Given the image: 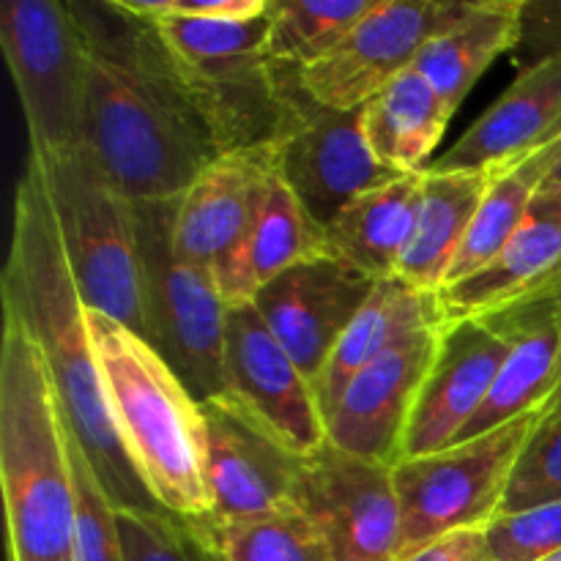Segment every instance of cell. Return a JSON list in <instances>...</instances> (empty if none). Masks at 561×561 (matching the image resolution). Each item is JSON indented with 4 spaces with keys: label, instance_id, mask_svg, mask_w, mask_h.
I'll return each mask as SVG.
<instances>
[{
    "label": "cell",
    "instance_id": "f35d334b",
    "mask_svg": "<svg viewBox=\"0 0 561 561\" xmlns=\"http://www.w3.org/2000/svg\"><path fill=\"white\" fill-rule=\"evenodd\" d=\"M546 561H561V551H559V553H553V557H548Z\"/></svg>",
    "mask_w": 561,
    "mask_h": 561
},
{
    "label": "cell",
    "instance_id": "603a6c76",
    "mask_svg": "<svg viewBox=\"0 0 561 561\" xmlns=\"http://www.w3.org/2000/svg\"><path fill=\"white\" fill-rule=\"evenodd\" d=\"M327 252V228L312 219L305 203L277 173L244 250L222 274H217V288L230 310L252 305L279 274Z\"/></svg>",
    "mask_w": 561,
    "mask_h": 561
},
{
    "label": "cell",
    "instance_id": "6da1fadb",
    "mask_svg": "<svg viewBox=\"0 0 561 561\" xmlns=\"http://www.w3.org/2000/svg\"><path fill=\"white\" fill-rule=\"evenodd\" d=\"M71 9L88 44V151L129 201H175L222 151L157 25L121 0Z\"/></svg>",
    "mask_w": 561,
    "mask_h": 561
},
{
    "label": "cell",
    "instance_id": "30bf717a",
    "mask_svg": "<svg viewBox=\"0 0 561 561\" xmlns=\"http://www.w3.org/2000/svg\"><path fill=\"white\" fill-rule=\"evenodd\" d=\"M299 513L332 561H400L403 518L394 466L327 447L301 460L294 491Z\"/></svg>",
    "mask_w": 561,
    "mask_h": 561
},
{
    "label": "cell",
    "instance_id": "52a82bcc",
    "mask_svg": "<svg viewBox=\"0 0 561 561\" xmlns=\"http://www.w3.org/2000/svg\"><path fill=\"white\" fill-rule=\"evenodd\" d=\"M179 201V197H175ZM175 201H135L146 340L201 403L222 394L228 312L208 268L173 244Z\"/></svg>",
    "mask_w": 561,
    "mask_h": 561
},
{
    "label": "cell",
    "instance_id": "d6986e66",
    "mask_svg": "<svg viewBox=\"0 0 561 561\" xmlns=\"http://www.w3.org/2000/svg\"><path fill=\"white\" fill-rule=\"evenodd\" d=\"M480 321L507 343L510 354L491 398L458 442L496 431L553 398L561 381V279L480 316Z\"/></svg>",
    "mask_w": 561,
    "mask_h": 561
},
{
    "label": "cell",
    "instance_id": "1f68e13d",
    "mask_svg": "<svg viewBox=\"0 0 561 561\" xmlns=\"http://www.w3.org/2000/svg\"><path fill=\"white\" fill-rule=\"evenodd\" d=\"M71 466L77 491L75 561H126L118 531V510L99 482L91 460L71 438Z\"/></svg>",
    "mask_w": 561,
    "mask_h": 561
},
{
    "label": "cell",
    "instance_id": "4fadbf2b",
    "mask_svg": "<svg viewBox=\"0 0 561 561\" xmlns=\"http://www.w3.org/2000/svg\"><path fill=\"white\" fill-rule=\"evenodd\" d=\"M460 9L463 3L447 0H378L327 58L301 71V85L323 107L362 110L394 77L414 69L425 44Z\"/></svg>",
    "mask_w": 561,
    "mask_h": 561
},
{
    "label": "cell",
    "instance_id": "8992f818",
    "mask_svg": "<svg viewBox=\"0 0 561 561\" xmlns=\"http://www.w3.org/2000/svg\"><path fill=\"white\" fill-rule=\"evenodd\" d=\"M42 175L71 277L88 310L146 337L135 201L102 170L88 146L31 151Z\"/></svg>",
    "mask_w": 561,
    "mask_h": 561
},
{
    "label": "cell",
    "instance_id": "ba28073f",
    "mask_svg": "<svg viewBox=\"0 0 561 561\" xmlns=\"http://www.w3.org/2000/svg\"><path fill=\"white\" fill-rule=\"evenodd\" d=\"M542 416L546 405L442 453L394 463L403 518L400 559L455 531L488 529L502 515L515 466Z\"/></svg>",
    "mask_w": 561,
    "mask_h": 561
},
{
    "label": "cell",
    "instance_id": "4316f807",
    "mask_svg": "<svg viewBox=\"0 0 561 561\" xmlns=\"http://www.w3.org/2000/svg\"><path fill=\"white\" fill-rule=\"evenodd\" d=\"M455 110L416 69L394 77L362 107V131L381 164L394 173H425Z\"/></svg>",
    "mask_w": 561,
    "mask_h": 561
},
{
    "label": "cell",
    "instance_id": "f1b7e54d",
    "mask_svg": "<svg viewBox=\"0 0 561 561\" xmlns=\"http://www.w3.org/2000/svg\"><path fill=\"white\" fill-rule=\"evenodd\" d=\"M378 0H272L266 55L279 66L305 71L327 58Z\"/></svg>",
    "mask_w": 561,
    "mask_h": 561
},
{
    "label": "cell",
    "instance_id": "2e32d148",
    "mask_svg": "<svg viewBox=\"0 0 561 561\" xmlns=\"http://www.w3.org/2000/svg\"><path fill=\"white\" fill-rule=\"evenodd\" d=\"M438 334L442 329L416 334L351 378L323 414L332 447L387 466L403 460L405 431L436 356Z\"/></svg>",
    "mask_w": 561,
    "mask_h": 561
},
{
    "label": "cell",
    "instance_id": "7a4b0ae2",
    "mask_svg": "<svg viewBox=\"0 0 561 561\" xmlns=\"http://www.w3.org/2000/svg\"><path fill=\"white\" fill-rule=\"evenodd\" d=\"M0 296L3 310L14 312L36 340L66 427L91 460L113 507L162 510L131 466L110 416L88 327V307L71 277L42 175L31 159L25 173L16 179Z\"/></svg>",
    "mask_w": 561,
    "mask_h": 561
},
{
    "label": "cell",
    "instance_id": "cb8c5ba5",
    "mask_svg": "<svg viewBox=\"0 0 561 561\" xmlns=\"http://www.w3.org/2000/svg\"><path fill=\"white\" fill-rule=\"evenodd\" d=\"M524 0L463 3L453 22L436 33L416 58L414 69L453 110L460 107L488 66L524 36Z\"/></svg>",
    "mask_w": 561,
    "mask_h": 561
},
{
    "label": "cell",
    "instance_id": "ffe728a7",
    "mask_svg": "<svg viewBox=\"0 0 561 561\" xmlns=\"http://www.w3.org/2000/svg\"><path fill=\"white\" fill-rule=\"evenodd\" d=\"M561 124V55L524 66L513 85L463 131L431 170H493L553 140Z\"/></svg>",
    "mask_w": 561,
    "mask_h": 561
},
{
    "label": "cell",
    "instance_id": "44dd1931",
    "mask_svg": "<svg viewBox=\"0 0 561 561\" xmlns=\"http://www.w3.org/2000/svg\"><path fill=\"white\" fill-rule=\"evenodd\" d=\"M561 279V184L546 181L524 225L491 263L442 294L447 323L480 318Z\"/></svg>",
    "mask_w": 561,
    "mask_h": 561
},
{
    "label": "cell",
    "instance_id": "4dcf8cb0",
    "mask_svg": "<svg viewBox=\"0 0 561 561\" xmlns=\"http://www.w3.org/2000/svg\"><path fill=\"white\" fill-rule=\"evenodd\" d=\"M214 535L225 561H332L321 537L294 510L247 524L214 526Z\"/></svg>",
    "mask_w": 561,
    "mask_h": 561
},
{
    "label": "cell",
    "instance_id": "e0dca14e",
    "mask_svg": "<svg viewBox=\"0 0 561 561\" xmlns=\"http://www.w3.org/2000/svg\"><path fill=\"white\" fill-rule=\"evenodd\" d=\"M214 526L247 524L294 510L301 460L219 398L203 403Z\"/></svg>",
    "mask_w": 561,
    "mask_h": 561
},
{
    "label": "cell",
    "instance_id": "74e56055",
    "mask_svg": "<svg viewBox=\"0 0 561 561\" xmlns=\"http://www.w3.org/2000/svg\"><path fill=\"white\" fill-rule=\"evenodd\" d=\"M561 135V124L557 126V131H553V137H559ZM548 181H553V184H561V159L557 162V168H553V173H551V179Z\"/></svg>",
    "mask_w": 561,
    "mask_h": 561
},
{
    "label": "cell",
    "instance_id": "83f0119b",
    "mask_svg": "<svg viewBox=\"0 0 561 561\" xmlns=\"http://www.w3.org/2000/svg\"><path fill=\"white\" fill-rule=\"evenodd\" d=\"M559 159L561 135L553 137L546 146L535 148L526 157L491 170V186H488L485 197H482L480 211H477L469 236H466L463 247H460L458 257H455L453 268H449L444 288L477 274L504 250V244L513 239L515 230L524 225L537 192L551 179Z\"/></svg>",
    "mask_w": 561,
    "mask_h": 561
},
{
    "label": "cell",
    "instance_id": "5bb4252c",
    "mask_svg": "<svg viewBox=\"0 0 561 561\" xmlns=\"http://www.w3.org/2000/svg\"><path fill=\"white\" fill-rule=\"evenodd\" d=\"M376 283L327 252L279 274L252 305L316 387Z\"/></svg>",
    "mask_w": 561,
    "mask_h": 561
},
{
    "label": "cell",
    "instance_id": "8d00e7d4",
    "mask_svg": "<svg viewBox=\"0 0 561 561\" xmlns=\"http://www.w3.org/2000/svg\"><path fill=\"white\" fill-rule=\"evenodd\" d=\"M557 414H561V381H559L557 392H553V398L546 403V420H551V416H557Z\"/></svg>",
    "mask_w": 561,
    "mask_h": 561
},
{
    "label": "cell",
    "instance_id": "484cf974",
    "mask_svg": "<svg viewBox=\"0 0 561 561\" xmlns=\"http://www.w3.org/2000/svg\"><path fill=\"white\" fill-rule=\"evenodd\" d=\"M488 186H491V170H466V173L425 170L420 217H416L414 239L398 268L400 279L420 290L442 294Z\"/></svg>",
    "mask_w": 561,
    "mask_h": 561
},
{
    "label": "cell",
    "instance_id": "d6a6232c",
    "mask_svg": "<svg viewBox=\"0 0 561 561\" xmlns=\"http://www.w3.org/2000/svg\"><path fill=\"white\" fill-rule=\"evenodd\" d=\"M561 502V414L546 420L526 444L504 496L502 515Z\"/></svg>",
    "mask_w": 561,
    "mask_h": 561
},
{
    "label": "cell",
    "instance_id": "5b68a950",
    "mask_svg": "<svg viewBox=\"0 0 561 561\" xmlns=\"http://www.w3.org/2000/svg\"><path fill=\"white\" fill-rule=\"evenodd\" d=\"M146 20L157 25L219 151L261 148L277 140L288 115L290 82L299 69L274 64L266 55L268 11L250 22L168 14Z\"/></svg>",
    "mask_w": 561,
    "mask_h": 561
},
{
    "label": "cell",
    "instance_id": "f546056e",
    "mask_svg": "<svg viewBox=\"0 0 561 561\" xmlns=\"http://www.w3.org/2000/svg\"><path fill=\"white\" fill-rule=\"evenodd\" d=\"M126 561H225L206 518H181L164 510H118Z\"/></svg>",
    "mask_w": 561,
    "mask_h": 561
},
{
    "label": "cell",
    "instance_id": "7402d4cb",
    "mask_svg": "<svg viewBox=\"0 0 561 561\" xmlns=\"http://www.w3.org/2000/svg\"><path fill=\"white\" fill-rule=\"evenodd\" d=\"M447 327L444 318L442 296L431 290H420L400 277L378 279L370 299L351 321L348 332L343 334L334 348L321 381L316 383L318 403L327 414L334 400L340 398L351 378L392 348L403 345L405 340L422 332H436Z\"/></svg>",
    "mask_w": 561,
    "mask_h": 561
},
{
    "label": "cell",
    "instance_id": "d4e9b609",
    "mask_svg": "<svg viewBox=\"0 0 561 561\" xmlns=\"http://www.w3.org/2000/svg\"><path fill=\"white\" fill-rule=\"evenodd\" d=\"M422 175H398L354 197L327 228L329 252L373 279L398 277L420 217Z\"/></svg>",
    "mask_w": 561,
    "mask_h": 561
},
{
    "label": "cell",
    "instance_id": "3957f363",
    "mask_svg": "<svg viewBox=\"0 0 561 561\" xmlns=\"http://www.w3.org/2000/svg\"><path fill=\"white\" fill-rule=\"evenodd\" d=\"M0 491L9 561H75L71 433L36 340L9 310L0 345Z\"/></svg>",
    "mask_w": 561,
    "mask_h": 561
},
{
    "label": "cell",
    "instance_id": "ac0fdd59",
    "mask_svg": "<svg viewBox=\"0 0 561 561\" xmlns=\"http://www.w3.org/2000/svg\"><path fill=\"white\" fill-rule=\"evenodd\" d=\"M507 354V343L480 318L447 323L405 431L403 458L453 447L491 398Z\"/></svg>",
    "mask_w": 561,
    "mask_h": 561
},
{
    "label": "cell",
    "instance_id": "9c48e42d",
    "mask_svg": "<svg viewBox=\"0 0 561 561\" xmlns=\"http://www.w3.org/2000/svg\"><path fill=\"white\" fill-rule=\"evenodd\" d=\"M0 53L25 113L31 151L85 146L88 44L71 3L0 5Z\"/></svg>",
    "mask_w": 561,
    "mask_h": 561
},
{
    "label": "cell",
    "instance_id": "d590c367",
    "mask_svg": "<svg viewBox=\"0 0 561 561\" xmlns=\"http://www.w3.org/2000/svg\"><path fill=\"white\" fill-rule=\"evenodd\" d=\"M400 561H499L491 551L485 529H466L442 537Z\"/></svg>",
    "mask_w": 561,
    "mask_h": 561
},
{
    "label": "cell",
    "instance_id": "836d02e7",
    "mask_svg": "<svg viewBox=\"0 0 561 561\" xmlns=\"http://www.w3.org/2000/svg\"><path fill=\"white\" fill-rule=\"evenodd\" d=\"M485 535L499 561H546L561 551V502L499 515Z\"/></svg>",
    "mask_w": 561,
    "mask_h": 561
},
{
    "label": "cell",
    "instance_id": "277c9868",
    "mask_svg": "<svg viewBox=\"0 0 561 561\" xmlns=\"http://www.w3.org/2000/svg\"><path fill=\"white\" fill-rule=\"evenodd\" d=\"M110 416L148 493L168 513L208 518L203 403L146 337L88 310Z\"/></svg>",
    "mask_w": 561,
    "mask_h": 561
},
{
    "label": "cell",
    "instance_id": "8fae6325",
    "mask_svg": "<svg viewBox=\"0 0 561 561\" xmlns=\"http://www.w3.org/2000/svg\"><path fill=\"white\" fill-rule=\"evenodd\" d=\"M219 400L296 458H310L327 447L316 387L279 345L255 305L228 312Z\"/></svg>",
    "mask_w": 561,
    "mask_h": 561
},
{
    "label": "cell",
    "instance_id": "e575fe53",
    "mask_svg": "<svg viewBox=\"0 0 561 561\" xmlns=\"http://www.w3.org/2000/svg\"><path fill=\"white\" fill-rule=\"evenodd\" d=\"M140 16H186L208 22H250L268 11L272 0H121Z\"/></svg>",
    "mask_w": 561,
    "mask_h": 561
},
{
    "label": "cell",
    "instance_id": "9a60e30c",
    "mask_svg": "<svg viewBox=\"0 0 561 561\" xmlns=\"http://www.w3.org/2000/svg\"><path fill=\"white\" fill-rule=\"evenodd\" d=\"M277 175L274 146L219 153L175 201L173 244L217 279L239 257Z\"/></svg>",
    "mask_w": 561,
    "mask_h": 561
},
{
    "label": "cell",
    "instance_id": "7c38bea8",
    "mask_svg": "<svg viewBox=\"0 0 561 561\" xmlns=\"http://www.w3.org/2000/svg\"><path fill=\"white\" fill-rule=\"evenodd\" d=\"M272 146L277 173L323 228L354 197L403 175L370 151L362 131V110L337 113L318 104L301 85V71L290 82L288 115Z\"/></svg>",
    "mask_w": 561,
    "mask_h": 561
}]
</instances>
